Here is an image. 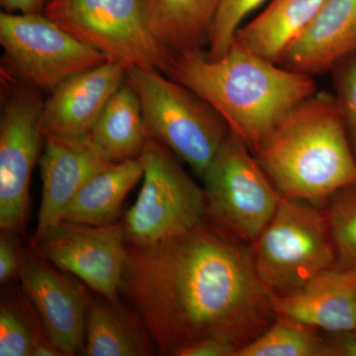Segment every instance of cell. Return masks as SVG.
Returning <instances> with one entry per match:
<instances>
[{
	"label": "cell",
	"mask_w": 356,
	"mask_h": 356,
	"mask_svg": "<svg viewBox=\"0 0 356 356\" xmlns=\"http://www.w3.org/2000/svg\"><path fill=\"white\" fill-rule=\"evenodd\" d=\"M325 337L332 350V356H356V334L350 332L329 334Z\"/></svg>",
	"instance_id": "f1b7e54d"
},
{
	"label": "cell",
	"mask_w": 356,
	"mask_h": 356,
	"mask_svg": "<svg viewBox=\"0 0 356 356\" xmlns=\"http://www.w3.org/2000/svg\"><path fill=\"white\" fill-rule=\"evenodd\" d=\"M126 81L139 97L147 137L202 177L229 132L226 120L200 96L158 70L130 67Z\"/></svg>",
	"instance_id": "5b68a950"
},
{
	"label": "cell",
	"mask_w": 356,
	"mask_h": 356,
	"mask_svg": "<svg viewBox=\"0 0 356 356\" xmlns=\"http://www.w3.org/2000/svg\"><path fill=\"white\" fill-rule=\"evenodd\" d=\"M43 15L127 70L168 72L172 51L152 31L140 0H47Z\"/></svg>",
	"instance_id": "8992f818"
},
{
	"label": "cell",
	"mask_w": 356,
	"mask_h": 356,
	"mask_svg": "<svg viewBox=\"0 0 356 356\" xmlns=\"http://www.w3.org/2000/svg\"><path fill=\"white\" fill-rule=\"evenodd\" d=\"M264 1L266 0H221L208 34V51H206L208 56L212 58L224 56L233 44L243 21Z\"/></svg>",
	"instance_id": "d4e9b609"
},
{
	"label": "cell",
	"mask_w": 356,
	"mask_h": 356,
	"mask_svg": "<svg viewBox=\"0 0 356 356\" xmlns=\"http://www.w3.org/2000/svg\"><path fill=\"white\" fill-rule=\"evenodd\" d=\"M26 297V296H25ZM22 310L6 303L0 307V355L31 356L37 346L53 343L27 297ZM54 344V343H53Z\"/></svg>",
	"instance_id": "603a6c76"
},
{
	"label": "cell",
	"mask_w": 356,
	"mask_h": 356,
	"mask_svg": "<svg viewBox=\"0 0 356 356\" xmlns=\"http://www.w3.org/2000/svg\"><path fill=\"white\" fill-rule=\"evenodd\" d=\"M149 339L146 329H138L114 306L91 303L81 353L88 356L149 355L154 351Z\"/></svg>",
	"instance_id": "44dd1931"
},
{
	"label": "cell",
	"mask_w": 356,
	"mask_h": 356,
	"mask_svg": "<svg viewBox=\"0 0 356 356\" xmlns=\"http://www.w3.org/2000/svg\"><path fill=\"white\" fill-rule=\"evenodd\" d=\"M156 38L172 51L203 48L221 0H140Z\"/></svg>",
	"instance_id": "ffe728a7"
},
{
	"label": "cell",
	"mask_w": 356,
	"mask_h": 356,
	"mask_svg": "<svg viewBox=\"0 0 356 356\" xmlns=\"http://www.w3.org/2000/svg\"><path fill=\"white\" fill-rule=\"evenodd\" d=\"M325 0H273L259 16L241 26L234 41L259 57L280 64L308 29Z\"/></svg>",
	"instance_id": "e0dca14e"
},
{
	"label": "cell",
	"mask_w": 356,
	"mask_h": 356,
	"mask_svg": "<svg viewBox=\"0 0 356 356\" xmlns=\"http://www.w3.org/2000/svg\"><path fill=\"white\" fill-rule=\"evenodd\" d=\"M202 177L208 217L252 245L282 200L254 153L229 130Z\"/></svg>",
	"instance_id": "ba28073f"
},
{
	"label": "cell",
	"mask_w": 356,
	"mask_h": 356,
	"mask_svg": "<svg viewBox=\"0 0 356 356\" xmlns=\"http://www.w3.org/2000/svg\"><path fill=\"white\" fill-rule=\"evenodd\" d=\"M166 74L214 107L254 154L296 105L318 91L313 76L259 57L235 41L218 58L203 48L172 51Z\"/></svg>",
	"instance_id": "7a4b0ae2"
},
{
	"label": "cell",
	"mask_w": 356,
	"mask_h": 356,
	"mask_svg": "<svg viewBox=\"0 0 356 356\" xmlns=\"http://www.w3.org/2000/svg\"><path fill=\"white\" fill-rule=\"evenodd\" d=\"M140 159L142 187L123 221L128 243L163 242L208 217L204 189L187 175L168 147L147 137Z\"/></svg>",
	"instance_id": "52a82bcc"
},
{
	"label": "cell",
	"mask_w": 356,
	"mask_h": 356,
	"mask_svg": "<svg viewBox=\"0 0 356 356\" xmlns=\"http://www.w3.org/2000/svg\"><path fill=\"white\" fill-rule=\"evenodd\" d=\"M19 276L48 339L65 356L81 353L91 305L84 289L39 254L22 255Z\"/></svg>",
	"instance_id": "7c38bea8"
},
{
	"label": "cell",
	"mask_w": 356,
	"mask_h": 356,
	"mask_svg": "<svg viewBox=\"0 0 356 356\" xmlns=\"http://www.w3.org/2000/svg\"><path fill=\"white\" fill-rule=\"evenodd\" d=\"M6 13L19 11L24 14H43L47 0H0Z\"/></svg>",
	"instance_id": "f546056e"
},
{
	"label": "cell",
	"mask_w": 356,
	"mask_h": 356,
	"mask_svg": "<svg viewBox=\"0 0 356 356\" xmlns=\"http://www.w3.org/2000/svg\"><path fill=\"white\" fill-rule=\"evenodd\" d=\"M33 243L58 269L77 276L109 302L118 300L128 250L123 222L90 226L60 221Z\"/></svg>",
	"instance_id": "30bf717a"
},
{
	"label": "cell",
	"mask_w": 356,
	"mask_h": 356,
	"mask_svg": "<svg viewBox=\"0 0 356 356\" xmlns=\"http://www.w3.org/2000/svg\"><path fill=\"white\" fill-rule=\"evenodd\" d=\"M11 232L2 231L0 236V282H8L19 275L21 255Z\"/></svg>",
	"instance_id": "4316f807"
},
{
	"label": "cell",
	"mask_w": 356,
	"mask_h": 356,
	"mask_svg": "<svg viewBox=\"0 0 356 356\" xmlns=\"http://www.w3.org/2000/svg\"><path fill=\"white\" fill-rule=\"evenodd\" d=\"M37 89L25 86L6 98L0 117V228H24L30 180L38 154L44 102Z\"/></svg>",
	"instance_id": "8fae6325"
},
{
	"label": "cell",
	"mask_w": 356,
	"mask_h": 356,
	"mask_svg": "<svg viewBox=\"0 0 356 356\" xmlns=\"http://www.w3.org/2000/svg\"><path fill=\"white\" fill-rule=\"evenodd\" d=\"M143 175L144 165L140 156L111 163L83 184L65 208L60 221L90 226L120 222L124 200Z\"/></svg>",
	"instance_id": "ac0fdd59"
},
{
	"label": "cell",
	"mask_w": 356,
	"mask_h": 356,
	"mask_svg": "<svg viewBox=\"0 0 356 356\" xmlns=\"http://www.w3.org/2000/svg\"><path fill=\"white\" fill-rule=\"evenodd\" d=\"M273 307L276 317L317 331L356 334V266L337 264L300 291L273 297Z\"/></svg>",
	"instance_id": "9a60e30c"
},
{
	"label": "cell",
	"mask_w": 356,
	"mask_h": 356,
	"mask_svg": "<svg viewBox=\"0 0 356 356\" xmlns=\"http://www.w3.org/2000/svg\"><path fill=\"white\" fill-rule=\"evenodd\" d=\"M356 53V0H325L308 29L288 49L280 64L315 76L330 72Z\"/></svg>",
	"instance_id": "2e32d148"
},
{
	"label": "cell",
	"mask_w": 356,
	"mask_h": 356,
	"mask_svg": "<svg viewBox=\"0 0 356 356\" xmlns=\"http://www.w3.org/2000/svg\"><path fill=\"white\" fill-rule=\"evenodd\" d=\"M43 138L42 200L33 242L60 222L65 208L89 178L112 163L103 158L88 136L63 138L43 134Z\"/></svg>",
	"instance_id": "5bb4252c"
},
{
	"label": "cell",
	"mask_w": 356,
	"mask_h": 356,
	"mask_svg": "<svg viewBox=\"0 0 356 356\" xmlns=\"http://www.w3.org/2000/svg\"><path fill=\"white\" fill-rule=\"evenodd\" d=\"M88 137L109 163L140 158L147 139L146 126L139 97L126 79Z\"/></svg>",
	"instance_id": "d6986e66"
},
{
	"label": "cell",
	"mask_w": 356,
	"mask_h": 356,
	"mask_svg": "<svg viewBox=\"0 0 356 356\" xmlns=\"http://www.w3.org/2000/svg\"><path fill=\"white\" fill-rule=\"evenodd\" d=\"M323 208L336 243L337 264L356 266V184L337 192Z\"/></svg>",
	"instance_id": "cb8c5ba5"
},
{
	"label": "cell",
	"mask_w": 356,
	"mask_h": 356,
	"mask_svg": "<svg viewBox=\"0 0 356 356\" xmlns=\"http://www.w3.org/2000/svg\"><path fill=\"white\" fill-rule=\"evenodd\" d=\"M236 356H332L327 339L294 321L276 317L275 321Z\"/></svg>",
	"instance_id": "7402d4cb"
},
{
	"label": "cell",
	"mask_w": 356,
	"mask_h": 356,
	"mask_svg": "<svg viewBox=\"0 0 356 356\" xmlns=\"http://www.w3.org/2000/svg\"><path fill=\"white\" fill-rule=\"evenodd\" d=\"M250 247L257 275L274 297L300 291L339 262L324 208L297 199L282 198Z\"/></svg>",
	"instance_id": "277c9868"
},
{
	"label": "cell",
	"mask_w": 356,
	"mask_h": 356,
	"mask_svg": "<svg viewBox=\"0 0 356 356\" xmlns=\"http://www.w3.org/2000/svg\"><path fill=\"white\" fill-rule=\"evenodd\" d=\"M233 344L218 339H203L191 343L178 353L177 356H236Z\"/></svg>",
	"instance_id": "83f0119b"
},
{
	"label": "cell",
	"mask_w": 356,
	"mask_h": 356,
	"mask_svg": "<svg viewBox=\"0 0 356 356\" xmlns=\"http://www.w3.org/2000/svg\"><path fill=\"white\" fill-rule=\"evenodd\" d=\"M0 44L11 72L41 90L110 60L43 14L0 13Z\"/></svg>",
	"instance_id": "9c48e42d"
},
{
	"label": "cell",
	"mask_w": 356,
	"mask_h": 356,
	"mask_svg": "<svg viewBox=\"0 0 356 356\" xmlns=\"http://www.w3.org/2000/svg\"><path fill=\"white\" fill-rule=\"evenodd\" d=\"M247 245L206 219L163 242L127 243L121 292L161 355L203 339L238 353L275 321Z\"/></svg>",
	"instance_id": "6da1fadb"
},
{
	"label": "cell",
	"mask_w": 356,
	"mask_h": 356,
	"mask_svg": "<svg viewBox=\"0 0 356 356\" xmlns=\"http://www.w3.org/2000/svg\"><path fill=\"white\" fill-rule=\"evenodd\" d=\"M330 74L344 131L356 159V53L339 60Z\"/></svg>",
	"instance_id": "484cf974"
},
{
	"label": "cell",
	"mask_w": 356,
	"mask_h": 356,
	"mask_svg": "<svg viewBox=\"0 0 356 356\" xmlns=\"http://www.w3.org/2000/svg\"><path fill=\"white\" fill-rule=\"evenodd\" d=\"M126 74L124 65L108 60L60 83L44 102L42 134L63 138L88 136L125 81Z\"/></svg>",
	"instance_id": "4fadbf2b"
},
{
	"label": "cell",
	"mask_w": 356,
	"mask_h": 356,
	"mask_svg": "<svg viewBox=\"0 0 356 356\" xmlns=\"http://www.w3.org/2000/svg\"><path fill=\"white\" fill-rule=\"evenodd\" d=\"M254 154L282 198L324 207L356 184V159L334 93L318 90L296 105Z\"/></svg>",
	"instance_id": "3957f363"
}]
</instances>
